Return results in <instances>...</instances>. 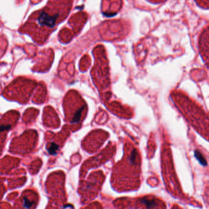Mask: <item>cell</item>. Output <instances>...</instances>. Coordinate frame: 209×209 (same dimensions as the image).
<instances>
[{
	"mask_svg": "<svg viewBox=\"0 0 209 209\" xmlns=\"http://www.w3.org/2000/svg\"><path fill=\"white\" fill-rule=\"evenodd\" d=\"M195 156L201 165L204 166L207 165V162L205 158L203 157V155H202V154L200 152L199 150H196L195 151Z\"/></svg>",
	"mask_w": 209,
	"mask_h": 209,
	"instance_id": "6da1fadb",
	"label": "cell"
},
{
	"mask_svg": "<svg viewBox=\"0 0 209 209\" xmlns=\"http://www.w3.org/2000/svg\"><path fill=\"white\" fill-rule=\"evenodd\" d=\"M59 149V146L55 143H52L48 148V151L50 154H55Z\"/></svg>",
	"mask_w": 209,
	"mask_h": 209,
	"instance_id": "7a4b0ae2",
	"label": "cell"
},
{
	"mask_svg": "<svg viewBox=\"0 0 209 209\" xmlns=\"http://www.w3.org/2000/svg\"><path fill=\"white\" fill-rule=\"evenodd\" d=\"M142 202L145 204L146 205V206L148 208H151L152 207H155V202L154 200H146V199H144V200H143L142 201Z\"/></svg>",
	"mask_w": 209,
	"mask_h": 209,
	"instance_id": "3957f363",
	"label": "cell"
}]
</instances>
